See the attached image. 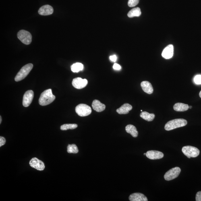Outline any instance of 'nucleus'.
I'll return each instance as SVG.
<instances>
[{"label":"nucleus","mask_w":201,"mask_h":201,"mask_svg":"<svg viewBox=\"0 0 201 201\" xmlns=\"http://www.w3.org/2000/svg\"><path fill=\"white\" fill-rule=\"evenodd\" d=\"M132 109V107L128 103L124 104L120 108L116 110L117 113L120 115H125L128 114L129 111Z\"/></svg>","instance_id":"obj_17"},{"label":"nucleus","mask_w":201,"mask_h":201,"mask_svg":"<svg viewBox=\"0 0 201 201\" xmlns=\"http://www.w3.org/2000/svg\"><path fill=\"white\" fill-rule=\"evenodd\" d=\"M192 106H189V109H192Z\"/></svg>","instance_id":"obj_32"},{"label":"nucleus","mask_w":201,"mask_h":201,"mask_svg":"<svg viewBox=\"0 0 201 201\" xmlns=\"http://www.w3.org/2000/svg\"><path fill=\"white\" fill-rule=\"evenodd\" d=\"M92 107L94 110L97 112H101L105 110V105L102 104L99 100H93L92 103Z\"/></svg>","instance_id":"obj_15"},{"label":"nucleus","mask_w":201,"mask_h":201,"mask_svg":"<svg viewBox=\"0 0 201 201\" xmlns=\"http://www.w3.org/2000/svg\"><path fill=\"white\" fill-rule=\"evenodd\" d=\"M84 68V65L82 63H76L73 64L71 66V71L73 72H78L79 71H82Z\"/></svg>","instance_id":"obj_22"},{"label":"nucleus","mask_w":201,"mask_h":201,"mask_svg":"<svg viewBox=\"0 0 201 201\" xmlns=\"http://www.w3.org/2000/svg\"><path fill=\"white\" fill-rule=\"evenodd\" d=\"M141 14V11L140 7H137L133 8L127 14L129 18H133L135 17L140 16Z\"/></svg>","instance_id":"obj_21"},{"label":"nucleus","mask_w":201,"mask_h":201,"mask_svg":"<svg viewBox=\"0 0 201 201\" xmlns=\"http://www.w3.org/2000/svg\"><path fill=\"white\" fill-rule=\"evenodd\" d=\"M141 86L143 90L146 93L150 94L153 92L154 89L152 85L148 81H143L141 83Z\"/></svg>","instance_id":"obj_16"},{"label":"nucleus","mask_w":201,"mask_h":201,"mask_svg":"<svg viewBox=\"0 0 201 201\" xmlns=\"http://www.w3.org/2000/svg\"><path fill=\"white\" fill-rule=\"evenodd\" d=\"M140 116L143 119L148 121H151L154 120L155 117L154 114H150L146 111L142 112L140 114Z\"/></svg>","instance_id":"obj_20"},{"label":"nucleus","mask_w":201,"mask_h":201,"mask_svg":"<svg viewBox=\"0 0 201 201\" xmlns=\"http://www.w3.org/2000/svg\"><path fill=\"white\" fill-rule=\"evenodd\" d=\"M75 111L81 117L87 116L91 113L92 110L90 106L86 104H81L75 108Z\"/></svg>","instance_id":"obj_5"},{"label":"nucleus","mask_w":201,"mask_h":201,"mask_svg":"<svg viewBox=\"0 0 201 201\" xmlns=\"http://www.w3.org/2000/svg\"><path fill=\"white\" fill-rule=\"evenodd\" d=\"M55 98L56 96L52 93L51 90L49 89L44 91L41 94L39 103L41 105H47L52 103Z\"/></svg>","instance_id":"obj_1"},{"label":"nucleus","mask_w":201,"mask_h":201,"mask_svg":"<svg viewBox=\"0 0 201 201\" xmlns=\"http://www.w3.org/2000/svg\"><path fill=\"white\" fill-rule=\"evenodd\" d=\"M194 81L197 84H201V75H197L194 78Z\"/></svg>","instance_id":"obj_26"},{"label":"nucleus","mask_w":201,"mask_h":201,"mask_svg":"<svg viewBox=\"0 0 201 201\" xmlns=\"http://www.w3.org/2000/svg\"><path fill=\"white\" fill-rule=\"evenodd\" d=\"M78 127L76 124H66L61 125V129L62 130H66L69 129H74Z\"/></svg>","instance_id":"obj_24"},{"label":"nucleus","mask_w":201,"mask_h":201,"mask_svg":"<svg viewBox=\"0 0 201 201\" xmlns=\"http://www.w3.org/2000/svg\"><path fill=\"white\" fill-rule=\"evenodd\" d=\"M139 1L140 0H129L128 5L130 7H135L138 4Z\"/></svg>","instance_id":"obj_25"},{"label":"nucleus","mask_w":201,"mask_h":201,"mask_svg":"<svg viewBox=\"0 0 201 201\" xmlns=\"http://www.w3.org/2000/svg\"><path fill=\"white\" fill-rule=\"evenodd\" d=\"M33 65L32 63H29L22 67L19 71L15 78V80L16 82L21 81L26 78L29 73L32 71Z\"/></svg>","instance_id":"obj_3"},{"label":"nucleus","mask_w":201,"mask_h":201,"mask_svg":"<svg viewBox=\"0 0 201 201\" xmlns=\"http://www.w3.org/2000/svg\"><path fill=\"white\" fill-rule=\"evenodd\" d=\"M2 120V117H1V116H0V124L1 123Z\"/></svg>","instance_id":"obj_31"},{"label":"nucleus","mask_w":201,"mask_h":201,"mask_svg":"<svg viewBox=\"0 0 201 201\" xmlns=\"http://www.w3.org/2000/svg\"><path fill=\"white\" fill-rule=\"evenodd\" d=\"M125 129L127 133L130 134L134 138H136L138 136V131L134 125H127Z\"/></svg>","instance_id":"obj_18"},{"label":"nucleus","mask_w":201,"mask_h":201,"mask_svg":"<svg viewBox=\"0 0 201 201\" xmlns=\"http://www.w3.org/2000/svg\"><path fill=\"white\" fill-rule=\"evenodd\" d=\"M129 199L131 201H147V198L144 194L140 193H134L129 197Z\"/></svg>","instance_id":"obj_14"},{"label":"nucleus","mask_w":201,"mask_h":201,"mask_svg":"<svg viewBox=\"0 0 201 201\" xmlns=\"http://www.w3.org/2000/svg\"><path fill=\"white\" fill-rule=\"evenodd\" d=\"M199 96H200V97L201 98V91L200 92V93H199Z\"/></svg>","instance_id":"obj_33"},{"label":"nucleus","mask_w":201,"mask_h":201,"mask_svg":"<svg viewBox=\"0 0 201 201\" xmlns=\"http://www.w3.org/2000/svg\"><path fill=\"white\" fill-rule=\"evenodd\" d=\"M182 151L184 155L189 158L196 157L200 154V150L198 148L192 146L183 147Z\"/></svg>","instance_id":"obj_4"},{"label":"nucleus","mask_w":201,"mask_h":201,"mask_svg":"<svg viewBox=\"0 0 201 201\" xmlns=\"http://www.w3.org/2000/svg\"><path fill=\"white\" fill-rule=\"evenodd\" d=\"M181 171V169L179 167L173 168L165 174L164 176V179L168 181L173 180L179 176Z\"/></svg>","instance_id":"obj_7"},{"label":"nucleus","mask_w":201,"mask_h":201,"mask_svg":"<svg viewBox=\"0 0 201 201\" xmlns=\"http://www.w3.org/2000/svg\"><path fill=\"white\" fill-rule=\"evenodd\" d=\"M146 157L149 159L155 160L161 159L164 156L162 152L156 150H150L146 153Z\"/></svg>","instance_id":"obj_11"},{"label":"nucleus","mask_w":201,"mask_h":201,"mask_svg":"<svg viewBox=\"0 0 201 201\" xmlns=\"http://www.w3.org/2000/svg\"><path fill=\"white\" fill-rule=\"evenodd\" d=\"M53 9L51 6L46 5L40 7L38 10V13L43 16H47L52 14L53 12Z\"/></svg>","instance_id":"obj_12"},{"label":"nucleus","mask_w":201,"mask_h":201,"mask_svg":"<svg viewBox=\"0 0 201 201\" xmlns=\"http://www.w3.org/2000/svg\"><path fill=\"white\" fill-rule=\"evenodd\" d=\"M186 120L182 119H175L169 121L165 126L166 130L169 131L174 129L185 126L187 125Z\"/></svg>","instance_id":"obj_2"},{"label":"nucleus","mask_w":201,"mask_h":201,"mask_svg":"<svg viewBox=\"0 0 201 201\" xmlns=\"http://www.w3.org/2000/svg\"><path fill=\"white\" fill-rule=\"evenodd\" d=\"M31 167L38 171H43L45 169V165L42 161L36 158H32L29 162Z\"/></svg>","instance_id":"obj_9"},{"label":"nucleus","mask_w":201,"mask_h":201,"mask_svg":"<svg viewBox=\"0 0 201 201\" xmlns=\"http://www.w3.org/2000/svg\"><path fill=\"white\" fill-rule=\"evenodd\" d=\"M34 96V92L32 90L27 91L23 96L22 104L24 107H28L32 103Z\"/></svg>","instance_id":"obj_8"},{"label":"nucleus","mask_w":201,"mask_h":201,"mask_svg":"<svg viewBox=\"0 0 201 201\" xmlns=\"http://www.w3.org/2000/svg\"><path fill=\"white\" fill-rule=\"evenodd\" d=\"M117 57L115 55L111 56L110 57V60L113 62H115L117 60Z\"/></svg>","instance_id":"obj_30"},{"label":"nucleus","mask_w":201,"mask_h":201,"mask_svg":"<svg viewBox=\"0 0 201 201\" xmlns=\"http://www.w3.org/2000/svg\"><path fill=\"white\" fill-rule=\"evenodd\" d=\"M174 47L172 44L168 45L163 50L162 54V56L165 59H169L173 56Z\"/></svg>","instance_id":"obj_13"},{"label":"nucleus","mask_w":201,"mask_h":201,"mask_svg":"<svg viewBox=\"0 0 201 201\" xmlns=\"http://www.w3.org/2000/svg\"><path fill=\"white\" fill-rule=\"evenodd\" d=\"M196 201H201V191H199L196 195Z\"/></svg>","instance_id":"obj_28"},{"label":"nucleus","mask_w":201,"mask_h":201,"mask_svg":"<svg viewBox=\"0 0 201 201\" xmlns=\"http://www.w3.org/2000/svg\"><path fill=\"white\" fill-rule=\"evenodd\" d=\"M113 68L115 70H119L121 69V67L120 65L118 64L117 63H115L113 66Z\"/></svg>","instance_id":"obj_29"},{"label":"nucleus","mask_w":201,"mask_h":201,"mask_svg":"<svg viewBox=\"0 0 201 201\" xmlns=\"http://www.w3.org/2000/svg\"><path fill=\"white\" fill-rule=\"evenodd\" d=\"M6 143L5 139L3 137H0V147L4 145Z\"/></svg>","instance_id":"obj_27"},{"label":"nucleus","mask_w":201,"mask_h":201,"mask_svg":"<svg viewBox=\"0 0 201 201\" xmlns=\"http://www.w3.org/2000/svg\"><path fill=\"white\" fill-rule=\"evenodd\" d=\"M144 155H146V153H144Z\"/></svg>","instance_id":"obj_34"},{"label":"nucleus","mask_w":201,"mask_h":201,"mask_svg":"<svg viewBox=\"0 0 201 201\" xmlns=\"http://www.w3.org/2000/svg\"><path fill=\"white\" fill-rule=\"evenodd\" d=\"M88 81L86 79L81 78H75L73 80L72 84L73 87L77 89L84 88L88 84Z\"/></svg>","instance_id":"obj_10"},{"label":"nucleus","mask_w":201,"mask_h":201,"mask_svg":"<svg viewBox=\"0 0 201 201\" xmlns=\"http://www.w3.org/2000/svg\"><path fill=\"white\" fill-rule=\"evenodd\" d=\"M17 37L21 42L26 45H29L32 42V36L29 32L21 30L18 32Z\"/></svg>","instance_id":"obj_6"},{"label":"nucleus","mask_w":201,"mask_h":201,"mask_svg":"<svg viewBox=\"0 0 201 201\" xmlns=\"http://www.w3.org/2000/svg\"><path fill=\"white\" fill-rule=\"evenodd\" d=\"M67 152L70 154H77L79 152L78 149L75 144H69L67 147Z\"/></svg>","instance_id":"obj_23"},{"label":"nucleus","mask_w":201,"mask_h":201,"mask_svg":"<svg viewBox=\"0 0 201 201\" xmlns=\"http://www.w3.org/2000/svg\"><path fill=\"white\" fill-rule=\"evenodd\" d=\"M174 109L177 111H185L189 109V106L187 104L182 103H176L174 106Z\"/></svg>","instance_id":"obj_19"}]
</instances>
